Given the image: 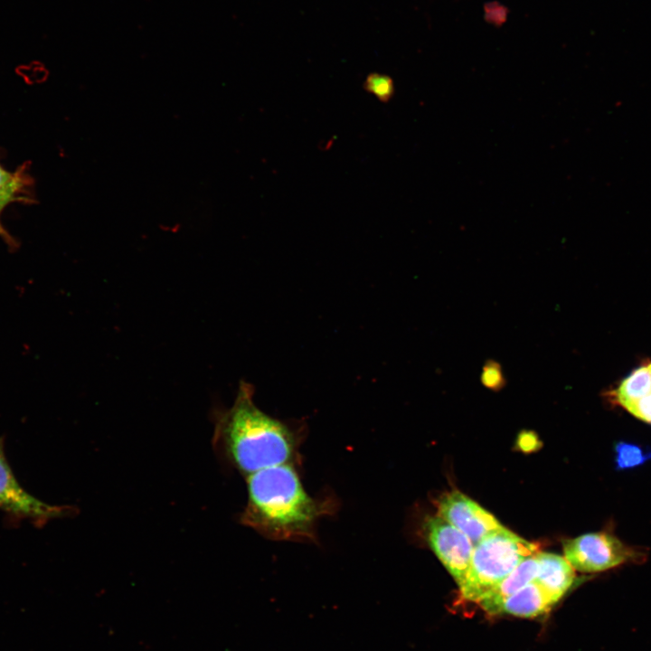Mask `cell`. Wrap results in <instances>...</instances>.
<instances>
[{"label": "cell", "instance_id": "obj_1", "mask_svg": "<svg viewBox=\"0 0 651 651\" xmlns=\"http://www.w3.org/2000/svg\"><path fill=\"white\" fill-rule=\"evenodd\" d=\"M251 384L241 382L232 406L215 412L213 445L246 476L261 469L295 464L302 432L257 407Z\"/></svg>", "mask_w": 651, "mask_h": 651}, {"label": "cell", "instance_id": "obj_2", "mask_svg": "<svg viewBox=\"0 0 651 651\" xmlns=\"http://www.w3.org/2000/svg\"><path fill=\"white\" fill-rule=\"evenodd\" d=\"M246 477L248 500L240 520L266 538L315 542L318 521L335 507L332 499L308 495L293 464L267 467Z\"/></svg>", "mask_w": 651, "mask_h": 651}, {"label": "cell", "instance_id": "obj_3", "mask_svg": "<svg viewBox=\"0 0 651 651\" xmlns=\"http://www.w3.org/2000/svg\"><path fill=\"white\" fill-rule=\"evenodd\" d=\"M538 552L536 544L504 526L489 533L474 546L469 569L459 587L463 599L477 602L523 561Z\"/></svg>", "mask_w": 651, "mask_h": 651}, {"label": "cell", "instance_id": "obj_4", "mask_svg": "<svg viewBox=\"0 0 651 651\" xmlns=\"http://www.w3.org/2000/svg\"><path fill=\"white\" fill-rule=\"evenodd\" d=\"M564 556L574 570L582 572L604 571L644 557L607 532L582 534L566 541Z\"/></svg>", "mask_w": 651, "mask_h": 651}, {"label": "cell", "instance_id": "obj_5", "mask_svg": "<svg viewBox=\"0 0 651 651\" xmlns=\"http://www.w3.org/2000/svg\"><path fill=\"white\" fill-rule=\"evenodd\" d=\"M0 509L16 518L29 519L38 525L71 514L73 510L69 506L42 502L20 485L6 459L2 438H0Z\"/></svg>", "mask_w": 651, "mask_h": 651}, {"label": "cell", "instance_id": "obj_6", "mask_svg": "<svg viewBox=\"0 0 651 651\" xmlns=\"http://www.w3.org/2000/svg\"><path fill=\"white\" fill-rule=\"evenodd\" d=\"M428 544L460 587L469 569L474 546L459 530L439 515L423 524Z\"/></svg>", "mask_w": 651, "mask_h": 651}, {"label": "cell", "instance_id": "obj_7", "mask_svg": "<svg viewBox=\"0 0 651 651\" xmlns=\"http://www.w3.org/2000/svg\"><path fill=\"white\" fill-rule=\"evenodd\" d=\"M438 515L463 533L473 546L503 527L494 515L458 491L446 494L439 500Z\"/></svg>", "mask_w": 651, "mask_h": 651}, {"label": "cell", "instance_id": "obj_8", "mask_svg": "<svg viewBox=\"0 0 651 651\" xmlns=\"http://www.w3.org/2000/svg\"><path fill=\"white\" fill-rule=\"evenodd\" d=\"M609 397L637 419L651 424V363L632 371Z\"/></svg>", "mask_w": 651, "mask_h": 651}, {"label": "cell", "instance_id": "obj_9", "mask_svg": "<svg viewBox=\"0 0 651 651\" xmlns=\"http://www.w3.org/2000/svg\"><path fill=\"white\" fill-rule=\"evenodd\" d=\"M536 557L538 569L534 580L554 604L572 585L574 569L565 558L554 553L538 552Z\"/></svg>", "mask_w": 651, "mask_h": 651}, {"label": "cell", "instance_id": "obj_10", "mask_svg": "<svg viewBox=\"0 0 651 651\" xmlns=\"http://www.w3.org/2000/svg\"><path fill=\"white\" fill-rule=\"evenodd\" d=\"M536 553L523 561L510 574L477 601L485 611L493 615L501 613L505 601L535 579L538 569Z\"/></svg>", "mask_w": 651, "mask_h": 651}, {"label": "cell", "instance_id": "obj_11", "mask_svg": "<svg viewBox=\"0 0 651 651\" xmlns=\"http://www.w3.org/2000/svg\"><path fill=\"white\" fill-rule=\"evenodd\" d=\"M552 605L547 594L533 580L505 601L501 613L535 618L546 613Z\"/></svg>", "mask_w": 651, "mask_h": 651}, {"label": "cell", "instance_id": "obj_12", "mask_svg": "<svg viewBox=\"0 0 651 651\" xmlns=\"http://www.w3.org/2000/svg\"><path fill=\"white\" fill-rule=\"evenodd\" d=\"M616 468L627 469L637 467L651 458V451L627 442H618L615 448Z\"/></svg>", "mask_w": 651, "mask_h": 651}, {"label": "cell", "instance_id": "obj_13", "mask_svg": "<svg viewBox=\"0 0 651 651\" xmlns=\"http://www.w3.org/2000/svg\"><path fill=\"white\" fill-rule=\"evenodd\" d=\"M363 88L382 102L389 101L394 94L392 80L381 73L369 74L363 82Z\"/></svg>", "mask_w": 651, "mask_h": 651}, {"label": "cell", "instance_id": "obj_14", "mask_svg": "<svg viewBox=\"0 0 651 651\" xmlns=\"http://www.w3.org/2000/svg\"><path fill=\"white\" fill-rule=\"evenodd\" d=\"M480 381L486 389L494 392L502 390L506 378L500 363L494 359L486 360L482 366Z\"/></svg>", "mask_w": 651, "mask_h": 651}, {"label": "cell", "instance_id": "obj_15", "mask_svg": "<svg viewBox=\"0 0 651 651\" xmlns=\"http://www.w3.org/2000/svg\"><path fill=\"white\" fill-rule=\"evenodd\" d=\"M23 181L21 176L8 173L0 166V212L7 203L15 200Z\"/></svg>", "mask_w": 651, "mask_h": 651}, {"label": "cell", "instance_id": "obj_16", "mask_svg": "<svg viewBox=\"0 0 651 651\" xmlns=\"http://www.w3.org/2000/svg\"><path fill=\"white\" fill-rule=\"evenodd\" d=\"M518 446L524 451H532L536 448L538 439L534 433L524 431L518 437Z\"/></svg>", "mask_w": 651, "mask_h": 651}, {"label": "cell", "instance_id": "obj_17", "mask_svg": "<svg viewBox=\"0 0 651 651\" xmlns=\"http://www.w3.org/2000/svg\"><path fill=\"white\" fill-rule=\"evenodd\" d=\"M3 233H4V231H3V229H2V227H1V225H0V234H3Z\"/></svg>", "mask_w": 651, "mask_h": 651}]
</instances>
